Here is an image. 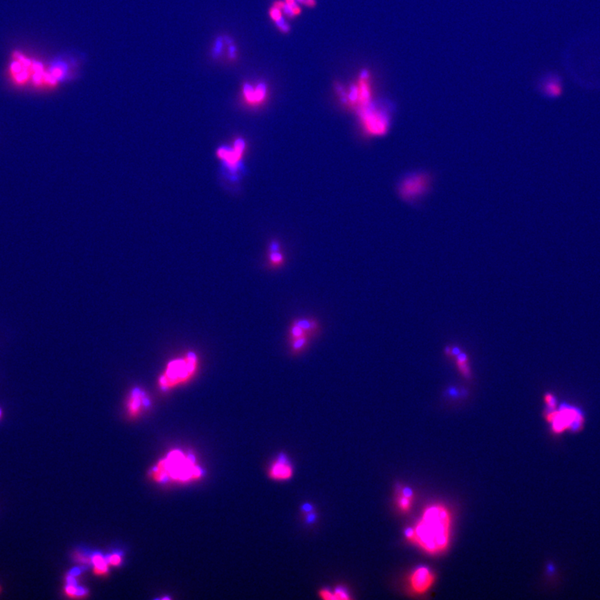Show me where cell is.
I'll use <instances>...</instances> for the list:
<instances>
[{
    "label": "cell",
    "mask_w": 600,
    "mask_h": 600,
    "mask_svg": "<svg viewBox=\"0 0 600 600\" xmlns=\"http://www.w3.org/2000/svg\"><path fill=\"white\" fill-rule=\"evenodd\" d=\"M544 400L546 408L545 410H553L558 406L557 399L555 395L552 393H546L544 394Z\"/></svg>",
    "instance_id": "17"
},
{
    "label": "cell",
    "mask_w": 600,
    "mask_h": 600,
    "mask_svg": "<svg viewBox=\"0 0 600 600\" xmlns=\"http://www.w3.org/2000/svg\"><path fill=\"white\" fill-rule=\"evenodd\" d=\"M93 562H94L95 567H98V568H107L108 567L106 560L100 555L94 556Z\"/></svg>",
    "instance_id": "22"
},
{
    "label": "cell",
    "mask_w": 600,
    "mask_h": 600,
    "mask_svg": "<svg viewBox=\"0 0 600 600\" xmlns=\"http://www.w3.org/2000/svg\"><path fill=\"white\" fill-rule=\"evenodd\" d=\"M413 492L410 488H403L398 497V506L403 512H407L412 506Z\"/></svg>",
    "instance_id": "14"
},
{
    "label": "cell",
    "mask_w": 600,
    "mask_h": 600,
    "mask_svg": "<svg viewBox=\"0 0 600 600\" xmlns=\"http://www.w3.org/2000/svg\"><path fill=\"white\" fill-rule=\"evenodd\" d=\"M452 354H455L456 355L458 367H459V371L461 373L462 375L468 379L470 377L471 374L469 366L468 365V356H467V354L465 353H462L456 347L453 349Z\"/></svg>",
    "instance_id": "12"
},
{
    "label": "cell",
    "mask_w": 600,
    "mask_h": 600,
    "mask_svg": "<svg viewBox=\"0 0 600 600\" xmlns=\"http://www.w3.org/2000/svg\"><path fill=\"white\" fill-rule=\"evenodd\" d=\"M545 419L556 435L566 430L578 432L585 423V416L580 408L569 403H561L553 410H545Z\"/></svg>",
    "instance_id": "3"
},
{
    "label": "cell",
    "mask_w": 600,
    "mask_h": 600,
    "mask_svg": "<svg viewBox=\"0 0 600 600\" xmlns=\"http://www.w3.org/2000/svg\"><path fill=\"white\" fill-rule=\"evenodd\" d=\"M293 474V467L285 455H280L270 466L269 470V477L277 481H285L291 479Z\"/></svg>",
    "instance_id": "8"
},
{
    "label": "cell",
    "mask_w": 600,
    "mask_h": 600,
    "mask_svg": "<svg viewBox=\"0 0 600 600\" xmlns=\"http://www.w3.org/2000/svg\"><path fill=\"white\" fill-rule=\"evenodd\" d=\"M285 4H287V5H289V7L293 9V11H294V13H295L296 15H298V14H300L301 9H300V8L298 7V4H297V1H296V0H285Z\"/></svg>",
    "instance_id": "24"
},
{
    "label": "cell",
    "mask_w": 600,
    "mask_h": 600,
    "mask_svg": "<svg viewBox=\"0 0 600 600\" xmlns=\"http://www.w3.org/2000/svg\"><path fill=\"white\" fill-rule=\"evenodd\" d=\"M244 99L250 105H260L266 99L267 86L265 83H259L255 87L249 83H245L243 89Z\"/></svg>",
    "instance_id": "9"
},
{
    "label": "cell",
    "mask_w": 600,
    "mask_h": 600,
    "mask_svg": "<svg viewBox=\"0 0 600 600\" xmlns=\"http://www.w3.org/2000/svg\"><path fill=\"white\" fill-rule=\"evenodd\" d=\"M2 415H3V411H2V410H1V408H0V419H1V418H2Z\"/></svg>",
    "instance_id": "29"
},
{
    "label": "cell",
    "mask_w": 600,
    "mask_h": 600,
    "mask_svg": "<svg viewBox=\"0 0 600 600\" xmlns=\"http://www.w3.org/2000/svg\"><path fill=\"white\" fill-rule=\"evenodd\" d=\"M151 406V399L148 392L143 388L134 387L128 391L126 397V412L130 419H136L144 410Z\"/></svg>",
    "instance_id": "6"
},
{
    "label": "cell",
    "mask_w": 600,
    "mask_h": 600,
    "mask_svg": "<svg viewBox=\"0 0 600 600\" xmlns=\"http://www.w3.org/2000/svg\"><path fill=\"white\" fill-rule=\"evenodd\" d=\"M293 323L301 328L305 332V334L310 338L319 334L320 332V324L316 318H299L294 319Z\"/></svg>",
    "instance_id": "11"
},
{
    "label": "cell",
    "mask_w": 600,
    "mask_h": 600,
    "mask_svg": "<svg viewBox=\"0 0 600 600\" xmlns=\"http://www.w3.org/2000/svg\"><path fill=\"white\" fill-rule=\"evenodd\" d=\"M544 89H545L546 94H549L550 96H557L561 93V86H560L559 81H550L549 83H546Z\"/></svg>",
    "instance_id": "16"
},
{
    "label": "cell",
    "mask_w": 600,
    "mask_h": 600,
    "mask_svg": "<svg viewBox=\"0 0 600 600\" xmlns=\"http://www.w3.org/2000/svg\"><path fill=\"white\" fill-rule=\"evenodd\" d=\"M432 179L427 173H414L407 175L399 186L401 199L408 203L422 200L428 193Z\"/></svg>",
    "instance_id": "4"
},
{
    "label": "cell",
    "mask_w": 600,
    "mask_h": 600,
    "mask_svg": "<svg viewBox=\"0 0 600 600\" xmlns=\"http://www.w3.org/2000/svg\"><path fill=\"white\" fill-rule=\"evenodd\" d=\"M275 24L280 31L283 32V33H285V34L288 33L289 31V29H290V27L288 25V23L285 21V18H283V17L282 18H280V19H278V20L275 21Z\"/></svg>",
    "instance_id": "20"
},
{
    "label": "cell",
    "mask_w": 600,
    "mask_h": 600,
    "mask_svg": "<svg viewBox=\"0 0 600 600\" xmlns=\"http://www.w3.org/2000/svg\"><path fill=\"white\" fill-rule=\"evenodd\" d=\"M109 562H110V565L117 566V565H119L121 563V557L118 555V554H113V555L109 558Z\"/></svg>",
    "instance_id": "26"
},
{
    "label": "cell",
    "mask_w": 600,
    "mask_h": 600,
    "mask_svg": "<svg viewBox=\"0 0 600 600\" xmlns=\"http://www.w3.org/2000/svg\"><path fill=\"white\" fill-rule=\"evenodd\" d=\"M305 335H306V334H305L304 330L301 328L298 327V325H296L295 324L292 323L291 326H290L289 329V340H292V339L299 338V337H302V336Z\"/></svg>",
    "instance_id": "18"
},
{
    "label": "cell",
    "mask_w": 600,
    "mask_h": 600,
    "mask_svg": "<svg viewBox=\"0 0 600 600\" xmlns=\"http://www.w3.org/2000/svg\"><path fill=\"white\" fill-rule=\"evenodd\" d=\"M451 530V516L445 507L435 504L426 508L414 529L405 535L428 553H439L448 547Z\"/></svg>",
    "instance_id": "1"
},
{
    "label": "cell",
    "mask_w": 600,
    "mask_h": 600,
    "mask_svg": "<svg viewBox=\"0 0 600 600\" xmlns=\"http://www.w3.org/2000/svg\"><path fill=\"white\" fill-rule=\"evenodd\" d=\"M334 596H335V600L338 599H350V597L349 596L347 590L344 589V588H338L336 589L334 592Z\"/></svg>",
    "instance_id": "19"
},
{
    "label": "cell",
    "mask_w": 600,
    "mask_h": 600,
    "mask_svg": "<svg viewBox=\"0 0 600 600\" xmlns=\"http://www.w3.org/2000/svg\"><path fill=\"white\" fill-rule=\"evenodd\" d=\"M282 11H284L285 15H286L288 18H293V17H295L296 16L295 13H294V11H293V9L289 7V5H287V4H285V5H284V7H283Z\"/></svg>",
    "instance_id": "25"
},
{
    "label": "cell",
    "mask_w": 600,
    "mask_h": 600,
    "mask_svg": "<svg viewBox=\"0 0 600 600\" xmlns=\"http://www.w3.org/2000/svg\"><path fill=\"white\" fill-rule=\"evenodd\" d=\"M359 115L363 128L372 135H385L389 128V118L386 113L378 110L370 103L359 108Z\"/></svg>",
    "instance_id": "5"
},
{
    "label": "cell",
    "mask_w": 600,
    "mask_h": 600,
    "mask_svg": "<svg viewBox=\"0 0 600 600\" xmlns=\"http://www.w3.org/2000/svg\"><path fill=\"white\" fill-rule=\"evenodd\" d=\"M296 1L306 5V6H309V7H314L315 5V0H296Z\"/></svg>",
    "instance_id": "27"
},
{
    "label": "cell",
    "mask_w": 600,
    "mask_h": 600,
    "mask_svg": "<svg viewBox=\"0 0 600 600\" xmlns=\"http://www.w3.org/2000/svg\"><path fill=\"white\" fill-rule=\"evenodd\" d=\"M319 596L321 598L326 600H335V596H334V592H331L329 589H322L319 592Z\"/></svg>",
    "instance_id": "23"
},
{
    "label": "cell",
    "mask_w": 600,
    "mask_h": 600,
    "mask_svg": "<svg viewBox=\"0 0 600 600\" xmlns=\"http://www.w3.org/2000/svg\"><path fill=\"white\" fill-rule=\"evenodd\" d=\"M269 262L270 266L273 268H278V267L282 266L284 265L285 257L283 255L282 253H280V251L269 252Z\"/></svg>",
    "instance_id": "15"
},
{
    "label": "cell",
    "mask_w": 600,
    "mask_h": 600,
    "mask_svg": "<svg viewBox=\"0 0 600 600\" xmlns=\"http://www.w3.org/2000/svg\"><path fill=\"white\" fill-rule=\"evenodd\" d=\"M200 370V358L195 351H188L166 363L157 379V387L164 394L188 384Z\"/></svg>",
    "instance_id": "2"
},
{
    "label": "cell",
    "mask_w": 600,
    "mask_h": 600,
    "mask_svg": "<svg viewBox=\"0 0 600 600\" xmlns=\"http://www.w3.org/2000/svg\"><path fill=\"white\" fill-rule=\"evenodd\" d=\"M310 338L309 336L305 335L299 338H294L289 340L290 344V352L293 355H297L305 351L309 346Z\"/></svg>",
    "instance_id": "13"
},
{
    "label": "cell",
    "mask_w": 600,
    "mask_h": 600,
    "mask_svg": "<svg viewBox=\"0 0 600 600\" xmlns=\"http://www.w3.org/2000/svg\"><path fill=\"white\" fill-rule=\"evenodd\" d=\"M435 582V576L427 567H419L410 576V584L413 591L424 593Z\"/></svg>",
    "instance_id": "7"
},
{
    "label": "cell",
    "mask_w": 600,
    "mask_h": 600,
    "mask_svg": "<svg viewBox=\"0 0 600 600\" xmlns=\"http://www.w3.org/2000/svg\"><path fill=\"white\" fill-rule=\"evenodd\" d=\"M245 148V143L242 139H238L234 143V148L229 150V148H222L219 150V155L220 159H224L231 168H235L238 163L242 157L243 153Z\"/></svg>",
    "instance_id": "10"
},
{
    "label": "cell",
    "mask_w": 600,
    "mask_h": 600,
    "mask_svg": "<svg viewBox=\"0 0 600 600\" xmlns=\"http://www.w3.org/2000/svg\"><path fill=\"white\" fill-rule=\"evenodd\" d=\"M235 54H236L235 47H234V46H233V45H231L230 48H229V55H230L231 58H234V57H235Z\"/></svg>",
    "instance_id": "28"
},
{
    "label": "cell",
    "mask_w": 600,
    "mask_h": 600,
    "mask_svg": "<svg viewBox=\"0 0 600 600\" xmlns=\"http://www.w3.org/2000/svg\"><path fill=\"white\" fill-rule=\"evenodd\" d=\"M269 15L271 17L272 19L275 22V21L280 19V18H282V10L278 9V8L275 7V6H273L269 10Z\"/></svg>",
    "instance_id": "21"
}]
</instances>
